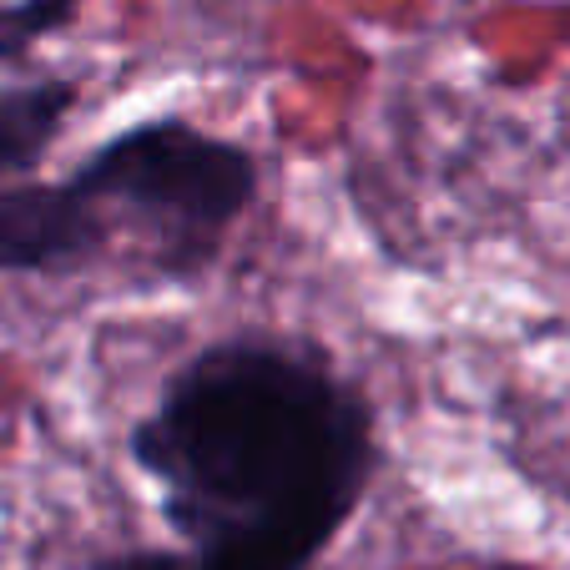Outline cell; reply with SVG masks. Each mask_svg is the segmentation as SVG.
I'll use <instances>...</instances> for the list:
<instances>
[{
	"label": "cell",
	"mask_w": 570,
	"mask_h": 570,
	"mask_svg": "<svg viewBox=\"0 0 570 570\" xmlns=\"http://www.w3.org/2000/svg\"><path fill=\"white\" fill-rule=\"evenodd\" d=\"M187 570H313L374 480V410L334 358L293 338L197 348L131 424Z\"/></svg>",
	"instance_id": "1"
},
{
	"label": "cell",
	"mask_w": 570,
	"mask_h": 570,
	"mask_svg": "<svg viewBox=\"0 0 570 570\" xmlns=\"http://www.w3.org/2000/svg\"><path fill=\"white\" fill-rule=\"evenodd\" d=\"M66 183L101 207L107 227L111 217H127L161 278L193 283L253 213L263 167L248 147L187 117H147L87 151Z\"/></svg>",
	"instance_id": "2"
},
{
	"label": "cell",
	"mask_w": 570,
	"mask_h": 570,
	"mask_svg": "<svg viewBox=\"0 0 570 570\" xmlns=\"http://www.w3.org/2000/svg\"><path fill=\"white\" fill-rule=\"evenodd\" d=\"M107 243L101 207L71 183L0 187V273H76Z\"/></svg>",
	"instance_id": "3"
},
{
	"label": "cell",
	"mask_w": 570,
	"mask_h": 570,
	"mask_svg": "<svg viewBox=\"0 0 570 570\" xmlns=\"http://www.w3.org/2000/svg\"><path fill=\"white\" fill-rule=\"evenodd\" d=\"M81 101V87L71 76L51 81H26V87H0V177L31 173L61 137L66 117Z\"/></svg>",
	"instance_id": "4"
},
{
	"label": "cell",
	"mask_w": 570,
	"mask_h": 570,
	"mask_svg": "<svg viewBox=\"0 0 570 570\" xmlns=\"http://www.w3.org/2000/svg\"><path fill=\"white\" fill-rule=\"evenodd\" d=\"M81 16V0H0V66L21 61L36 41L66 31Z\"/></svg>",
	"instance_id": "5"
},
{
	"label": "cell",
	"mask_w": 570,
	"mask_h": 570,
	"mask_svg": "<svg viewBox=\"0 0 570 570\" xmlns=\"http://www.w3.org/2000/svg\"><path fill=\"white\" fill-rule=\"evenodd\" d=\"M87 570H187L183 550H117V556L91 560Z\"/></svg>",
	"instance_id": "6"
}]
</instances>
